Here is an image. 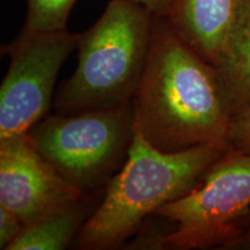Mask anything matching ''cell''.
<instances>
[{
    "label": "cell",
    "instance_id": "8",
    "mask_svg": "<svg viewBox=\"0 0 250 250\" xmlns=\"http://www.w3.org/2000/svg\"><path fill=\"white\" fill-rule=\"evenodd\" d=\"M241 0H171L167 21L177 35L215 67L226 49Z\"/></svg>",
    "mask_w": 250,
    "mask_h": 250
},
{
    "label": "cell",
    "instance_id": "5",
    "mask_svg": "<svg viewBox=\"0 0 250 250\" xmlns=\"http://www.w3.org/2000/svg\"><path fill=\"white\" fill-rule=\"evenodd\" d=\"M155 215L174 226L160 248L232 247L250 224V154L228 147L195 189Z\"/></svg>",
    "mask_w": 250,
    "mask_h": 250
},
{
    "label": "cell",
    "instance_id": "14",
    "mask_svg": "<svg viewBox=\"0 0 250 250\" xmlns=\"http://www.w3.org/2000/svg\"><path fill=\"white\" fill-rule=\"evenodd\" d=\"M131 1L143 5L144 7L149 9L156 17L166 18L167 17L171 0H131Z\"/></svg>",
    "mask_w": 250,
    "mask_h": 250
},
{
    "label": "cell",
    "instance_id": "11",
    "mask_svg": "<svg viewBox=\"0 0 250 250\" xmlns=\"http://www.w3.org/2000/svg\"><path fill=\"white\" fill-rule=\"evenodd\" d=\"M77 0H27L24 27L31 30H66L67 19Z\"/></svg>",
    "mask_w": 250,
    "mask_h": 250
},
{
    "label": "cell",
    "instance_id": "13",
    "mask_svg": "<svg viewBox=\"0 0 250 250\" xmlns=\"http://www.w3.org/2000/svg\"><path fill=\"white\" fill-rule=\"evenodd\" d=\"M24 224L4 206H0V249L7 250L8 247L22 233Z\"/></svg>",
    "mask_w": 250,
    "mask_h": 250
},
{
    "label": "cell",
    "instance_id": "4",
    "mask_svg": "<svg viewBox=\"0 0 250 250\" xmlns=\"http://www.w3.org/2000/svg\"><path fill=\"white\" fill-rule=\"evenodd\" d=\"M64 179L87 192L109 182L134 136L132 104L70 115H48L28 132Z\"/></svg>",
    "mask_w": 250,
    "mask_h": 250
},
{
    "label": "cell",
    "instance_id": "3",
    "mask_svg": "<svg viewBox=\"0 0 250 250\" xmlns=\"http://www.w3.org/2000/svg\"><path fill=\"white\" fill-rule=\"evenodd\" d=\"M156 15L131 0H110L78 42V65L55 99L58 114L132 104L142 80Z\"/></svg>",
    "mask_w": 250,
    "mask_h": 250
},
{
    "label": "cell",
    "instance_id": "6",
    "mask_svg": "<svg viewBox=\"0 0 250 250\" xmlns=\"http://www.w3.org/2000/svg\"><path fill=\"white\" fill-rule=\"evenodd\" d=\"M80 34L23 27L1 48L9 67L0 87V142L26 134L49 115L62 65L77 49Z\"/></svg>",
    "mask_w": 250,
    "mask_h": 250
},
{
    "label": "cell",
    "instance_id": "10",
    "mask_svg": "<svg viewBox=\"0 0 250 250\" xmlns=\"http://www.w3.org/2000/svg\"><path fill=\"white\" fill-rule=\"evenodd\" d=\"M215 68L235 114L250 109V0H241L232 35Z\"/></svg>",
    "mask_w": 250,
    "mask_h": 250
},
{
    "label": "cell",
    "instance_id": "9",
    "mask_svg": "<svg viewBox=\"0 0 250 250\" xmlns=\"http://www.w3.org/2000/svg\"><path fill=\"white\" fill-rule=\"evenodd\" d=\"M83 199L50 212L24 226L7 250H62L70 245L94 210Z\"/></svg>",
    "mask_w": 250,
    "mask_h": 250
},
{
    "label": "cell",
    "instance_id": "1",
    "mask_svg": "<svg viewBox=\"0 0 250 250\" xmlns=\"http://www.w3.org/2000/svg\"><path fill=\"white\" fill-rule=\"evenodd\" d=\"M133 110L143 136L169 153L226 144L235 114L217 68L160 17H156Z\"/></svg>",
    "mask_w": 250,
    "mask_h": 250
},
{
    "label": "cell",
    "instance_id": "7",
    "mask_svg": "<svg viewBox=\"0 0 250 250\" xmlns=\"http://www.w3.org/2000/svg\"><path fill=\"white\" fill-rule=\"evenodd\" d=\"M83 197L86 192L43 158L28 133L0 142V206L24 226Z\"/></svg>",
    "mask_w": 250,
    "mask_h": 250
},
{
    "label": "cell",
    "instance_id": "15",
    "mask_svg": "<svg viewBox=\"0 0 250 250\" xmlns=\"http://www.w3.org/2000/svg\"><path fill=\"white\" fill-rule=\"evenodd\" d=\"M234 248H250V224L249 226L246 228V230L241 234V236L234 242V245L232 246Z\"/></svg>",
    "mask_w": 250,
    "mask_h": 250
},
{
    "label": "cell",
    "instance_id": "12",
    "mask_svg": "<svg viewBox=\"0 0 250 250\" xmlns=\"http://www.w3.org/2000/svg\"><path fill=\"white\" fill-rule=\"evenodd\" d=\"M226 144L234 151L250 154V109L234 115L227 133Z\"/></svg>",
    "mask_w": 250,
    "mask_h": 250
},
{
    "label": "cell",
    "instance_id": "2",
    "mask_svg": "<svg viewBox=\"0 0 250 250\" xmlns=\"http://www.w3.org/2000/svg\"><path fill=\"white\" fill-rule=\"evenodd\" d=\"M227 144H208L181 152H162L143 136L134 120V136L121 169L83 224L76 246L85 250L112 249L142 227L149 215L198 186Z\"/></svg>",
    "mask_w": 250,
    "mask_h": 250
}]
</instances>
